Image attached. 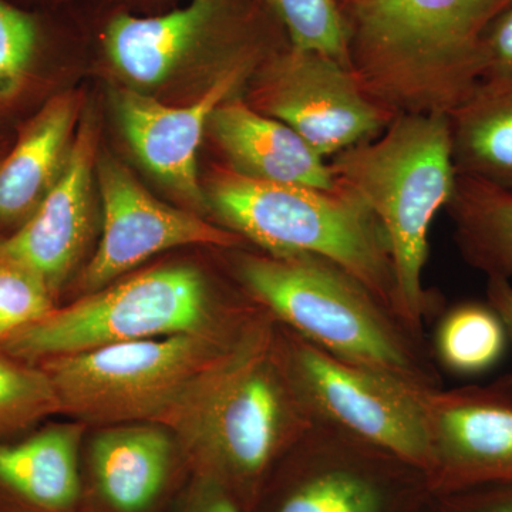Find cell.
Segmentation results:
<instances>
[{
	"instance_id": "12",
	"label": "cell",
	"mask_w": 512,
	"mask_h": 512,
	"mask_svg": "<svg viewBox=\"0 0 512 512\" xmlns=\"http://www.w3.org/2000/svg\"><path fill=\"white\" fill-rule=\"evenodd\" d=\"M431 495L512 484V373L423 396Z\"/></svg>"
},
{
	"instance_id": "20",
	"label": "cell",
	"mask_w": 512,
	"mask_h": 512,
	"mask_svg": "<svg viewBox=\"0 0 512 512\" xmlns=\"http://www.w3.org/2000/svg\"><path fill=\"white\" fill-rule=\"evenodd\" d=\"M448 117L456 174L512 191V86H480Z\"/></svg>"
},
{
	"instance_id": "22",
	"label": "cell",
	"mask_w": 512,
	"mask_h": 512,
	"mask_svg": "<svg viewBox=\"0 0 512 512\" xmlns=\"http://www.w3.org/2000/svg\"><path fill=\"white\" fill-rule=\"evenodd\" d=\"M429 343L440 372L460 379L490 375L510 349L503 319L487 299H466L444 308Z\"/></svg>"
},
{
	"instance_id": "3",
	"label": "cell",
	"mask_w": 512,
	"mask_h": 512,
	"mask_svg": "<svg viewBox=\"0 0 512 512\" xmlns=\"http://www.w3.org/2000/svg\"><path fill=\"white\" fill-rule=\"evenodd\" d=\"M232 261L245 295L313 345L419 392L444 387L429 340L340 266L264 251L238 252Z\"/></svg>"
},
{
	"instance_id": "6",
	"label": "cell",
	"mask_w": 512,
	"mask_h": 512,
	"mask_svg": "<svg viewBox=\"0 0 512 512\" xmlns=\"http://www.w3.org/2000/svg\"><path fill=\"white\" fill-rule=\"evenodd\" d=\"M264 315L256 303L221 306L204 275L192 266H163L106 286L67 308L53 309L0 340V353L39 365L53 357L134 340L211 329L248 330Z\"/></svg>"
},
{
	"instance_id": "24",
	"label": "cell",
	"mask_w": 512,
	"mask_h": 512,
	"mask_svg": "<svg viewBox=\"0 0 512 512\" xmlns=\"http://www.w3.org/2000/svg\"><path fill=\"white\" fill-rule=\"evenodd\" d=\"M57 412L59 402L45 370L0 353V436Z\"/></svg>"
},
{
	"instance_id": "31",
	"label": "cell",
	"mask_w": 512,
	"mask_h": 512,
	"mask_svg": "<svg viewBox=\"0 0 512 512\" xmlns=\"http://www.w3.org/2000/svg\"><path fill=\"white\" fill-rule=\"evenodd\" d=\"M352 2H355V0H338L340 9H342L343 6L349 5V3H352Z\"/></svg>"
},
{
	"instance_id": "13",
	"label": "cell",
	"mask_w": 512,
	"mask_h": 512,
	"mask_svg": "<svg viewBox=\"0 0 512 512\" xmlns=\"http://www.w3.org/2000/svg\"><path fill=\"white\" fill-rule=\"evenodd\" d=\"M103 237L84 269L82 288L96 292L151 256L185 245L221 249L241 247L242 239L200 215L178 210L156 200L119 161H97Z\"/></svg>"
},
{
	"instance_id": "5",
	"label": "cell",
	"mask_w": 512,
	"mask_h": 512,
	"mask_svg": "<svg viewBox=\"0 0 512 512\" xmlns=\"http://www.w3.org/2000/svg\"><path fill=\"white\" fill-rule=\"evenodd\" d=\"M204 190L208 210L242 241L272 255L328 259L399 315L389 241L375 214L352 192L265 183L229 168L214 173Z\"/></svg>"
},
{
	"instance_id": "27",
	"label": "cell",
	"mask_w": 512,
	"mask_h": 512,
	"mask_svg": "<svg viewBox=\"0 0 512 512\" xmlns=\"http://www.w3.org/2000/svg\"><path fill=\"white\" fill-rule=\"evenodd\" d=\"M480 86H512V3L485 37Z\"/></svg>"
},
{
	"instance_id": "4",
	"label": "cell",
	"mask_w": 512,
	"mask_h": 512,
	"mask_svg": "<svg viewBox=\"0 0 512 512\" xmlns=\"http://www.w3.org/2000/svg\"><path fill=\"white\" fill-rule=\"evenodd\" d=\"M336 187L365 202L382 225L396 278L397 312L417 335L446 303L424 286L429 232L456 183L450 117L399 114L379 136L328 161Z\"/></svg>"
},
{
	"instance_id": "18",
	"label": "cell",
	"mask_w": 512,
	"mask_h": 512,
	"mask_svg": "<svg viewBox=\"0 0 512 512\" xmlns=\"http://www.w3.org/2000/svg\"><path fill=\"white\" fill-rule=\"evenodd\" d=\"M77 110L73 94L50 100L0 163V224L22 225L52 190L72 150Z\"/></svg>"
},
{
	"instance_id": "11",
	"label": "cell",
	"mask_w": 512,
	"mask_h": 512,
	"mask_svg": "<svg viewBox=\"0 0 512 512\" xmlns=\"http://www.w3.org/2000/svg\"><path fill=\"white\" fill-rule=\"evenodd\" d=\"M247 103L295 130L325 160L379 136L393 113L333 57L285 45L256 67Z\"/></svg>"
},
{
	"instance_id": "17",
	"label": "cell",
	"mask_w": 512,
	"mask_h": 512,
	"mask_svg": "<svg viewBox=\"0 0 512 512\" xmlns=\"http://www.w3.org/2000/svg\"><path fill=\"white\" fill-rule=\"evenodd\" d=\"M210 131L228 168L265 183L335 190L325 160L295 130L232 97L212 111Z\"/></svg>"
},
{
	"instance_id": "14",
	"label": "cell",
	"mask_w": 512,
	"mask_h": 512,
	"mask_svg": "<svg viewBox=\"0 0 512 512\" xmlns=\"http://www.w3.org/2000/svg\"><path fill=\"white\" fill-rule=\"evenodd\" d=\"M259 64H241L218 74L200 99L183 107L165 106L141 90L113 93L117 121L138 161L195 210H208L198 177V150L208 120L221 103L235 97Z\"/></svg>"
},
{
	"instance_id": "10",
	"label": "cell",
	"mask_w": 512,
	"mask_h": 512,
	"mask_svg": "<svg viewBox=\"0 0 512 512\" xmlns=\"http://www.w3.org/2000/svg\"><path fill=\"white\" fill-rule=\"evenodd\" d=\"M278 328L286 365L313 423L365 441L427 474V392L330 355L281 323Z\"/></svg>"
},
{
	"instance_id": "15",
	"label": "cell",
	"mask_w": 512,
	"mask_h": 512,
	"mask_svg": "<svg viewBox=\"0 0 512 512\" xmlns=\"http://www.w3.org/2000/svg\"><path fill=\"white\" fill-rule=\"evenodd\" d=\"M96 136L86 120L56 184L18 231L0 241V262L22 266L55 295L84 254L93 220Z\"/></svg>"
},
{
	"instance_id": "21",
	"label": "cell",
	"mask_w": 512,
	"mask_h": 512,
	"mask_svg": "<svg viewBox=\"0 0 512 512\" xmlns=\"http://www.w3.org/2000/svg\"><path fill=\"white\" fill-rule=\"evenodd\" d=\"M444 210L466 264L512 282V191L457 175Z\"/></svg>"
},
{
	"instance_id": "30",
	"label": "cell",
	"mask_w": 512,
	"mask_h": 512,
	"mask_svg": "<svg viewBox=\"0 0 512 512\" xmlns=\"http://www.w3.org/2000/svg\"><path fill=\"white\" fill-rule=\"evenodd\" d=\"M485 299L494 306L507 328L512 349V282L508 279L490 276L485 286Z\"/></svg>"
},
{
	"instance_id": "7",
	"label": "cell",
	"mask_w": 512,
	"mask_h": 512,
	"mask_svg": "<svg viewBox=\"0 0 512 512\" xmlns=\"http://www.w3.org/2000/svg\"><path fill=\"white\" fill-rule=\"evenodd\" d=\"M258 323L248 330L134 340L39 365L52 382L60 412L103 426L161 421L195 379L237 348Z\"/></svg>"
},
{
	"instance_id": "8",
	"label": "cell",
	"mask_w": 512,
	"mask_h": 512,
	"mask_svg": "<svg viewBox=\"0 0 512 512\" xmlns=\"http://www.w3.org/2000/svg\"><path fill=\"white\" fill-rule=\"evenodd\" d=\"M272 29L282 28L256 0H190L163 15L114 13L100 43L117 76L147 89L192 63L229 69L264 62L286 45L275 46Z\"/></svg>"
},
{
	"instance_id": "2",
	"label": "cell",
	"mask_w": 512,
	"mask_h": 512,
	"mask_svg": "<svg viewBox=\"0 0 512 512\" xmlns=\"http://www.w3.org/2000/svg\"><path fill=\"white\" fill-rule=\"evenodd\" d=\"M511 3L355 0L342 8L350 70L394 116H450L480 86L485 37Z\"/></svg>"
},
{
	"instance_id": "32",
	"label": "cell",
	"mask_w": 512,
	"mask_h": 512,
	"mask_svg": "<svg viewBox=\"0 0 512 512\" xmlns=\"http://www.w3.org/2000/svg\"><path fill=\"white\" fill-rule=\"evenodd\" d=\"M120 2H134V0H120Z\"/></svg>"
},
{
	"instance_id": "33",
	"label": "cell",
	"mask_w": 512,
	"mask_h": 512,
	"mask_svg": "<svg viewBox=\"0 0 512 512\" xmlns=\"http://www.w3.org/2000/svg\"><path fill=\"white\" fill-rule=\"evenodd\" d=\"M427 512V511H426Z\"/></svg>"
},
{
	"instance_id": "16",
	"label": "cell",
	"mask_w": 512,
	"mask_h": 512,
	"mask_svg": "<svg viewBox=\"0 0 512 512\" xmlns=\"http://www.w3.org/2000/svg\"><path fill=\"white\" fill-rule=\"evenodd\" d=\"M177 454L153 426H117L93 440L77 512H157L174 490Z\"/></svg>"
},
{
	"instance_id": "1",
	"label": "cell",
	"mask_w": 512,
	"mask_h": 512,
	"mask_svg": "<svg viewBox=\"0 0 512 512\" xmlns=\"http://www.w3.org/2000/svg\"><path fill=\"white\" fill-rule=\"evenodd\" d=\"M160 423L177 431L192 474L227 488L251 510L278 461L315 424L286 365L278 322L266 312Z\"/></svg>"
},
{
	"instance_id": "19",
	"label": "cell",
	"mask_w": 512,
	"mask_h": 512,
	"mask_svg": "<svg viewBox=\"0 0 512 512\" xmlns=\"http://www.w3.org/2000/svg\"><path fill=\"white\" fill-rule=\"evenodd\" d=\"M80 427L53 426L0 444V487L35 512H77L82 501Z\"/></svg>"
},
{
	"instance_id": "25",
	"label": "cell",
	"mask_w": 512,
	"mask_h": 512,
	"mask_svg": "<svg viewBox=\"0 0 512 512\" xmlns=\"http://www.w3.org/2000/svg\"><path fill=\"white\" fill-rule=\"evenodd\" d=\"M42 42L39 19L0 0V103L13 100L22 92Z\"/></svg>"
},
{
	"instance_id": "26",
	"label": "cell",
	"mask_w": 512,
	"mask_h": 512,
	"mask_svg": "<svg viewBox=\"0 0 512 512\" xmlns=\"http://www.w3.org/2000/svg\"><path fill=\"white\" fill-rule=\"evenodd\" d=\"M53 293L22 266L0 262V340L53 311Z\"/></svg>"
},
{
	"instance_id": "28",
	"label": "cell",
	"mask_w": 512,
	"mask_h": 512,
	"mask_svg": "<svg viewBox=\"0 0 512 512\" xmlns=\"http://www.w3.org/2000/svg\"><path fill=\"white\" fill-rule=\"evenodd\" d=\"M427 512H512V484L431 495Z\"/></svg>"
},
{
	"instance_id": "29",
	"label": "cell",
	"mask_w": 512,
	"mask_h": 512,
	"mask_svg": "<svg viewBox=\"0 0 512 512\" xmlns=\"http://www.w3.org/2000/svg\"><path fill=\"white\" fill-rule=\"evenodd\" d=\"M183 504L178 512H245L227 488L195 474H192Z\"/></svg>"
},
{
	"instance_id": "23",
	"label": "cell",
	"mask_w": 512,
	"mask_h": 512,
	"mask_svg": "<svg viewBox=\"0 0 512 512\" xmlns=\"http://www.w3.org/2000/svg\"><path fill=\"white\" fill-rule=\"evenodd\" d=\"M256 2L284 29L289 45L333 57L349 67L348 30L338 0Z\"/></svg>"
},
{
	"instance_id": "9",
	"label": "cell",
	"mask_w": 512,
	"mask_h": 512,
	"mask_svg": "<svg viewBox=\"0 0 512 512\" xmlns=\"http://www.w3.org/2000/svg\"><path fill=\"white\" fill-rule=\"evenodd\" d=\"M420 468L315 423L271 471L248 512H426Z\"/></svg>"
}]
</instances>
